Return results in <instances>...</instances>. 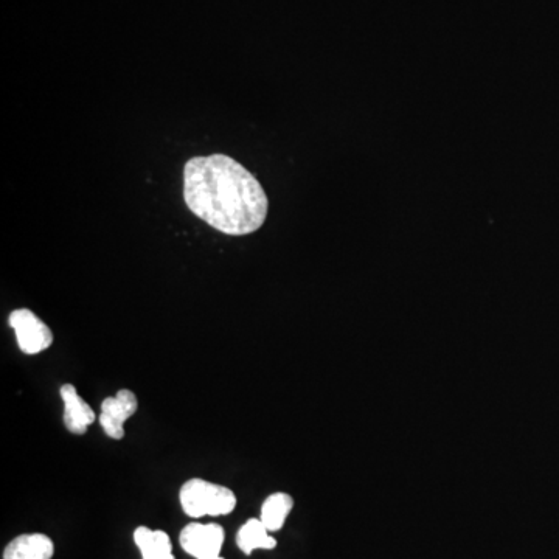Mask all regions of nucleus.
<instances>
[{"mask_svg":"<svg viewBox=\"0 0 559 559\" xmlns=\"http://www.w3.org/2000/svg\"><path fill=\"white\" fill-rule=\"evenodd\" d=\"M184 199L193 215L230 237L257 232L268 218L266 191L254 174L226 154L188 160Z\"/></svg>","mask_w":559,"mask_h":559,"instance_id":"nucleus-1","label":"nucleus"},{"mask_svg":"<svg viewBox=\"0 0 559 559\" xmlns=\"http://www.w3.org/2000/svg\"><path fill=\"white\" fill-rule=\"evenodd\" d=\"M182 510L190 518L226 516L237 507V496L229 488L202 479H191L182 485Z\"/></svg>","mask_w":559,"mask_h":559,"instance_id":"nucleus-2","label":"nucleus"},{"mask_svg":"<svg viewBox=\"0 0 559 559\" xmlns=\"http://www.w3.org/2000/svg\"><path fill=\"white\" fill-rule=\"evenodd\" d=\"M8 323L16 333L19 348L25 355H38L53 344V333L33 311L22 308L14 310Z\"/></svg>","mask_w":559,"mask_h":559,"instance_id":"nucleus-3","label":"nucleus"},{"mask_svg":"<svg viewBox=\"0 0 559 559\" xmlns=\"http://www.w3.org/2000/svg\"><path fill=\"white\" fill-rule=\"evenodd\" d=\"M224 528L218 524H188L184 527L179 542L185 553L196 559H224L221 558L223 549Z\"/></svg>","mask_w":559,"mask_h":559,"instance_id":"nucleus-4","label":"nucleus"},{"mask_svg":"<svg viewBox=\"0 0 559 559\" xmlns=\"http://www.w3.org/2000/svg\"><path fill=\"white\" fill-rule=\"evenodd\" d=\"M139 401L136 393L122 389L115 396H109L101 403L100 424L108 437L122 440L125 437V423L136 414Z\"/></svg>","mask_w":559,"mask_h":559,"instance_id":"nucleus-5","label":"nucleus"},{"mask_svg":"<svg viewBox=\"0 0 559 559\" xmlns=\"http://www.w3.org/2000/svg\"><path fill=\"white\" fill-rule=\"evenodd\" d=\"M64 401V426L67 431L75 435H84L91 424H94L95 415L86 401L78 395L77 389L72 384H64L60 390Z\"/></svg>","mask_w":559,"mask_h":559,"instance_id":"nucleus-6","label":"nucleus"},{"mask_svg":"<svg viewBox=\"0 0 559 559\" xmlns=\"http://www.w3.org/2000/svg\"><path fill=\"white\" fill-rule=\"evenodd\" d=\"M55 553L52 539L41 533L21 535L5 547L4 559H52Z\"/></svg>","mask_w":559,"mask_h":559,"instance_id":"nucleus-7","label":"nucleus"},{"mask_svg":"<svg viewBox=\"0 0 559 559\" xmlns=\"http://www.w3.org/2000/svg\"><path fill=\"white\" fill-rule=\"evenodd\" d=\"M134 542L139 547L143 559H176L170 536L162 530H151L148 527L136 528Z\"/></svg>","mask_w":559,"mask_h":559,"instance_id":"nucleus-8","label":"nucleus"},{"mask_svg":"<svg viewBox=\"0 0 559 559\" xmlns=\"http://www.w3.org/2000/svg\"><path fill=\"white\" fill-rule=\"evenodd\" d=\"M268 528L264 527L261 519H249L237 535V546L244 555L257 549L272 550L277 546V541L269 535Z\"/></svg>","mask_w":559,"mask_h":559,"instance_id":"nucleus-9","label":"nucleus"},{"mask_svg":"<svg viewBox=\"0 0 559 559\" xmlns=\"http://www.w3.org/2000/svg\"><path fill=\"white\" fill-rule=\"evenodd\" d=\"M294 507V500L289 494L275 493L264 500L261 507V522L269 532H278L285 525L286 518Z\"/></svg>","mask_w":559,"mask_h":559,"instance_id":"nucleus-10","label":"nucleus"}]
</instances>
